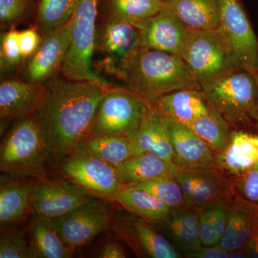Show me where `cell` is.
<instances>
[{"label":"cell","mask_w":258,"mask_h":258,"mask_svg":"<svg viewBox=\"0 0 258 258\" xmlns=\"http://www.w3.org/2000/svg\"><path fill=\"white\" fill-rule=\"evenodd\" d=\"M36 115L46 139L51 164H60L89 137L100 102L108 88L89 81L52 79Z\"/></svg>","instance_id":"obj_1"},{"label":"cell","mask_w":258,"mask_h":258,"mask_svg":"<svg viewBox=\"0 0 258 258\" xmlns=\"http://www.w3.org/2000/svg\"><path fill=\"white\" fill-rule=\"evenodd\" d=\"M116 77L124 83V89L150 103L178 90L202 91L182 57L151 49L141 48Z\"/></svg>","instance_id":"obj_2"},{"label":"cell","mask_w":258,"mask_h":258,"mask_svg":"<svg viewBox=\"0 0 258 258\" xmlns=\"http://www.w3.org/2000/svg\"><path fill=\"white\" fill-rule=\"evenodd\" d=\"M51 163L46 139L36 115L15 120L0 146V170L13 178L45 179Z\"/></svg>","instance_id":"obj_3"},{"label":"cell","mask_w":258,"mask_h":258,"mask_svg":"<svg viewBox=\"0 0 258 258\" xmlns=\"http://www.w3.org/2000/svg\"><path fill=\"white\" fill-rule=\"evenodd\" d=\"M181 57L202 91L242 69L220 28L211 30L189 29Z\"/></svg>","instance_id":"obj_4"},{"label":"cell","mask_w":258,"mask_h":258,"mask_svg":"<svg viewBox=\"0 0 258 258\" xmlns=\"http://www.w3.org/2000/svg\"><path fill=\"white\" fill-rule=\"evenodd\" d=\"M98 0H79L72 18L71 42L60 72L64 79L89 81L108 88V83L95 73Z\"/></svg>","instance_id":"obj_5"},{"label":"cell","mask_w":258,"mask_h":258,"mask_svg":"<svg viewBox=\"0 0 258 258\" xmlns=\"http://www.w3.org/2000/svg\"><path fill=\"white\" fill-rule=\"evenodd\" d=\"M203 92L208 106L218 112L232 127L254 126L258 89L252 73L237 70Z\"/></svg>","instance_id":"obj_6"},{"label":"cell","mask_w":258,"mask_h":258,"mask_svg":"<svg viewBox=\"0 0 258 258\" xmlns=\"http://www.w3.org/2000/svg\"><path fill=\"white\" fill-rule=\"evenodd\" d=\"M151 105L127 90L108 88L97 109L90 136L130 137L142 125Z\"/></svg>","instance_id":"obj_7"},{"label":"cell","mask_w":258,"mask_h":258,"mask_svg":"<svg viewBox=\"0 0 258 258\" xmlns=\"http://www.w3.org/2000/svg\"><path fill=\"white\" fill-rule=\"evenodd\" d=\"M60 164L64 178L94 198L111 201L125 187L117 167L97 158L74 152Z\"/></svg>","instance_id":"obj_8"},{"label":"cell","mask_w":258,"mask_h":258,"mask_svg":"<svg viewBox=\"0 0 258 258\" xmlns=\"http://www.w3.org/2000/svg\"><path fill=\"white\" fill-rule=\"evenodd\" d=\"M110 230L139 257H180L172 243L153 227L152 222L128 211L113 212Z\"/></svg>","instance_id":"obj_9"},{"label":"cell","mask_w":258,"mask_h":258,"mask_svg":"<svg viewBox=\"0 0 258 258\" xmlns=\"http://www.w3.org/2000/svg\"><path fill=\"white\" fill-rule=\"evenodd\" d=\"M176 179L182 189L184 206L200 210L210 204L234 198L233 179L216 166L179 167Z\"/></svg>","instance_id":"obj_10"},{"label":"cell","mask_w":258,"mask_h":258,"mask_svg":"<svg viewBox=\"0 0 258 258\" xmlns=\"http://www.w3.org/2000/svg\"><path fill=\"white\" fill-rule=\"evenodd\" d=\"M108 202L93 198L74 211L55 219L64 243L74 250L86 245L101 232L110 230L114 212Z\"/></svg>","instance_id":"obj_11"},{"label":"cell","mask_w":258,"mask_h":258,"mask_svg":"<svg viewBox=\"0 0 258 258\" xmlns=\"http://www.w3.org/2000/svg\"><path fill=\"white\" fill-rule=\"evenodd\" d=\"M141 32L132 22L106 19L97 30L96 50L100 66L116 77L120 69L140 49Z\"/></svg>","instance_id":"obj_12"},{"label":"cell","mask_w":258,"mask_h":258,"mask_svg":"<svg viewBox=\"0 0 258 258\" xmlns=\"http://www.w3.org/2000/svg\"><path fill=\"white\" fill-rule=\"evenodd\" d=\"M220 29L242 69L254 74L258 70V38L241 0H219Z\"/></svg>","instance_id":"obj_13"},{"label":"cell","mask_w":258,"mask_h":258,"mask_svg":"<svg viewBox=\"0 0 258 258\" xmlns=\"http://www.w3.org/2000/svg\"><path fill=\"white\" fill-rule=\"evenodd\" d=\"M93 197L81 186L66 179L38 180L32 204V214L57 219L82 206Z\"/></svg>","instance_id":"obj_14"},{"label":"cell","mask_w":258,"mask_h":258,"mask_svg":"<svg viewBox=\"0 0 258 258\" xmlns=\"http://www.w3.org/2000/svg\"><path fill=\"white\" fill-rule=\"evenodd\" d=\"M132 23L140 30L142 48L182 55L189 28L166 8L151 18Z\"/></svg>","instance_id":"obj_15"},{"label":"cell","mask_w":258,"mask_h":258,"mask_svg":"<svg viewBox=\"0 0 258 258\" xmlns=\"http://www.w3.org/2000/svg\"><path fill=\"white\" fill-rule=\"evenodd\" d=\"M71 28L72 19L63 26L42 35L38 48L29 58L26 71L28 81L45 84L60 71L69 50Z\"/></svg>","instance_id":"obj_16"},{"label":"cell","mask_w":258,"mask_h":258,"mask_svg":"<svg viewBox=\"0 0 258 258\" xmlns=\"http://www.w3.org/2000/svg\"><path fill=\"white\" fill-rule=\"evenodd\" d=\"M46 98L45 84L7 79L0 83V118L11 121L36 115Z\"/></svg>","instance_id":"obj_17"},{"label":"cell","mask_w":258,"mask_h":258,"mask_svg":"<svg viewBox=\"0 0 258 258\" xmlns=\"http://www.w3.org/2000/svg\"><path fill=\"white\" fill-rule=\"evenodd\" d=\"M128 138L134 155L154 154L175 163L166 118L152 104L138 130Z\"/></svg>","instance_id":"obj_18"},{"label":"cell","mask_w":258,"mask_h":258,"mask_svg":"<svg viewBox=\"0 0 258 258\" xmlns=\"http://www.w3.org/2000/svg\"><path fill=\"white\" fill-rule=\"evenodd\" d=\"M257 164L258 134L242 130H233L225 149L215 154V166L232 179Z\"/></svg>","instance_id":"obj_19"},{"label":"cell","mask_w":258,"mask_h":258,"mask_svg":"<svg viewBox=\"0 0 258 258\" xmlns=\"http://www.w3.org/2000/svg\"><path fill=\"white\" fill-rule=\"evenodd\" d=\"M38 180L2 175L0 223L10 225L32 215L34 195Z\"/></svg>","instance_id":"obj_20"},{"label":"cell","mask_w":258,"mask_h":258,"mask_svg":"<svg viewBox=\"0 0 258 258\" xmlns=\"http://www.w3.org/2000/svg\"><path fill=\"white\" fill-rule=\"evenodd\" d=\"M166 120L176 165L181 168L215 165V153L203 139L175 120Z\"/></svg>","instance_id":"obj_21"},{"label":"cell","mask_w":258,"mask_h":258,"mask_svg":"<svg viewBox=\"0 0 258 258\" xmlns=\"http://www.w3.org/2000/svg\"><path fill=\"white\" fill-rule=\"evenodd\" d=\"M258 227V205L235 192L229 209L225 234L219 245L226 251L243 247Z\"/></svg>","instance_id":"obj_22"},{"label":"cell","mask_w":258,"mask_h":258,"mask_svg":"<svg viewBox=\"0 0 258 258\" xmlns=\"http://www.w3.org/2000/svg\"><path fill=\"white\" fill-rule=\"evenodd\" d=\"M152 104L161 115L185 126L210 111L203 91L195 89L178 90L160 97Z\"/></svg>","instance_id":"obj_23"},{"label":"cell","mask_w":258,"mask_h":258,"mask_svg":"<svg viewBox=\"0 0 258 258\" xmlns=\"http://www.w3.org/2000/svg\"><path fill=\"white\" fill-rule=\"evenodd\" d=\"M165 8L188 28L211 30L220 28L221 10L219 0H164Z\"/></svg>","instance_id":"obj_24"},{"label":"cell","mask_w":258,"mask_h":258,"mask_svg":"<svg viewBox=\"0 0 258 258\" xmlns=\"http://www.w3.org/2000/svg\"><path fill=\"white\" fill-rule=\"evenodd\" d=\"M117 169L125 186H131L164 176L176 178L179 166L154 154H142L132 156Z\"/></svg>","instance_id":"obj_25"},{"label":"cell","mask_w":258,"mask_h":258,"mask_svg":"<svg viewBox=\"0 0 258 258\" xmlns=\"http://www.w3.org/2000/svg\"><path fill=\"white\" fill-rule=\"evenodd\" d=\"M30 241L35 258H69L74 249L61 238L55 219L32 214Z\"/></svg>","instance_id":"obj_26"},{"label":"cell","mask_w":258,"mask_h":258,"mask_svg":"<svg viewBox=\"0 0 258 258\" xmlns=\"http://www.w3.org/2000/svg\"><path fill=\"white\" fill-rule=\"evenodd\" d=\"M165 225L171 240L185 254L203 247L200 230V211L181 207L172 209Z\"/></svg>","instance_id":"obj_27"},{"label":"cell","mask_w":258,"mask_h":258,"mask_svg":"<svg viewBox=\"0 0 258 258\" xmlns=\"http://www.w3.org/2000/svg\"><path fill=\"white\" fill-rule=\"evenodd\" d=\"M111 201L118 203L125 211L152 223L163 225L172 211L171 207L152 194L128 186L115 195Z\"/></svg>","instance_id":"obj_28"},{"label":"cell","mask_w":258,"mask_h":258,"mask_svg":"<svg viewBox=\"0 0 258 258\" xmlns=\"http://www.w3.org/2000/svg\"><path fill=\"white\" fill-rule=\"evenodd\" d=\"M75 152L101 159L115 167L134 156L128 137L118 136H90L78 145Z\"/></svg>","instance_id":"obj_29"},{"label":"cell","mask_w":258,"mask_h":258,"mask_svg":"<svg viewBox=\"0 0 258 258\" xmlns=\"http://www.w3.org/2000/svg\"><path fill=\"white\" fill-rule=\"evenodd\" d=\"M186 127L203 139L215 154L225 149L233 132L230 123L210 107L207 114L199 117Z\"/></svg>","instance_id":"obj_30"},{"label":"cell","mask_w":258,"mask_h":258,"mask_svg":"<svg viewBox=\"0 0 258 258\" xmlns=\"http://www.w3.org/2000/svg\"><path fill=\"white\" fill-rule=\"evenodd\" d=\"M231 201L217 202L199 210L200 236L203 246L220 243L227 227Z\"/></svg>","instance_id":"obj_31"},{"label":"cell","mask_w":258,"mask_h":258,"mask_svg":"<svg viewBox=\"0 0 258 258\" xmlns=\"http://www.w3.org/2000/svg\"><path fill=\"white\" fill-rule=\"evenodd\" d=\"M164 8V0H107L106 19L139 21L157 15Z\"/></svg>","instance_id":"obj_32"},{"label":"cell","mask_w":258,"mask_h":258,"mask_svg":"<svg viewBox=\"0 0 258 258\" xmlns=\"http://www.w3.org/2000/svg\"><path fill=\"white\" fill-rule=\"evenodd\" d=\"M79 0H41L37 10V30L40 35L60 28L74 17Z\"/></svg>","instance_id":"obj_33"},{"label":"cell","mask_w":258,"mask_h":258,"mask_svg":"<svg viewBox=\"0 0 258 258\" xmlns=\"http://www.w3.org/2000/svg\"><path fill=\"white\" fill-rule=\"evenodd\" d=\"M128 187L144 190L152 194L172 209L184 206L182 189L175 177L164 176Z\"/></svg>","instance_id":"obj_34"},{"label":"cell","mask_w":258,"mask_h":258,"mask_svg":"<svg viewBox=\"0 0 258 258\" xmlns=\"http://www.w3.org/2000/svg\"><path fill=\"white\" fill-rule=\"evenodd\" d=\"M0 258H35L30 241L19 227L1 225Z\"/></svg>","instance_id":"obj_35"},{"label":"cell","mask_w":258,"mask_h":258,"mask_svg":"<svg viewBox=\"0 0 258 258\" xmlns=\"http://www.w3.org/2000/svg\"><path fill=\"white\" fill-rule=\"evenodd\" d=\"M19 31L12 27L2 34L0 42V69L3 74H10L20 68L25 59L19 45Z\"/></svg>","instance_id":"obj_36"},{"label":"cell","mask_w":258,"mask_h":258,"mask_svg":"<svg viewBox=\"0 0 258 258\" xmlns=\"http://www.w3.org/2000/svg\"><path fill=\"white\" fill-rule=\"evenodd\" d=\"M233 186L237 195L258 205V164L233 179Z\"/></svg>","instance_id":"obj_37"},{"label":"cell","mask_w":258,"mask_h":258,"mask_svg":"<svg viewBox=\"0 0 258 258\" xmlns=\"http://www.w3.org/2000/svg\"><path fill=\"white\" fill-rule=\"evenodd\" d=\"M26 8V0H0L1 25L14 27L25 15Z\"/></svg>","instance_id":"obj_38"},{"label":"cell","mask_w":258,"mask_h":258,"mask_svg":"<svg viewBox=\"0 0 258 258\" xmlns=\"http://www.w3.org/2000/svg\"><path fill=\"white\" fill-rule=\"evenodd\" d=\"M19 45L24 59L30 58L38 48L42 37L38 30L34 28L19 31Z\"/></svg>","instance_id":"obj_39"},{"label":"cell","mask_w":258,"mask_h":258,"mask_svg":"<svg viewBox=\"0 0 258 258\" xmlns=\"http://www.w3.org/2000/svg\"><path fill=\"white\" fill-rule=\"evenodd\" d=\"M191 258H230V252L222 248L219 244L213 246H203L195 252L185 254Z\"/></svg>","instance_id":"obj_40"},{"label":"cell","mask_w":258,"mask_h":258,"mask_svg":"<svg viewBox=\"0 0 258 258\" xmlns=\"http://www.w3.org/2000/svg\"><path fill=\"white\" fill-rule=\"evenodd\" d=\"M98 257L102 258H124L127 257L123 246L115 241L106 242L100 250Z\"/></svg>","instance_id":"obj_41"},{"label":"cell","mask_w":258,"mask_h":258,"mask_svg":"<svg viewBox=\"0 0 258 258\" xmlns=\"http://www.w3.org/2000/svg\"><path fill=\"white\" fill-rule=\"evenodd\" d=\"M243 247L247 257L258 258V227Z\"/></svg>","instance_id":"obj_42"},{"label":"cell","mask_w":258,"mask_h":258,"mask_svg":"<svg viewBox=\"0 0 258 258\" xmlns=\"http://www.w3.org/2000/svg\"><path fill=\"white\" fill-rule=\"evenodd\" d=\"M246 257H247V256L243 247H240V248L234 249V250L230 251V258Z\"/></svg>","instance_id":"obj_43"},{"label":"cell","mask_w":258,"mask_h":258,"mask_svg":"<svg viewBox=\"0 0 258 258\" xmlns=\"http://www.w3.org/2000/svg\"><path fill=\"white\" fill-rule=\"evenodd\" d=\"M253 74L254 79H255L256 83H257V89H258V70L257 71L254 73ZM254 126L258 129V98L257 106H256L255 113L254 115Z\"/></svg>","instance_id":"obj_44"},{"label":"cell","mask_w":258,"mask_h":258,"mask_svg":"<svg viewBox=\"0 0 258 258\" xmlns=\"http://www.w3.org/2000/svg\"><path fill=\"white\" fill-rule=\"evenodd\" d=\"M27 2H30L31 1V0H26Z\"/></svg>","instance_id":"obj_45"}]
</instances>
